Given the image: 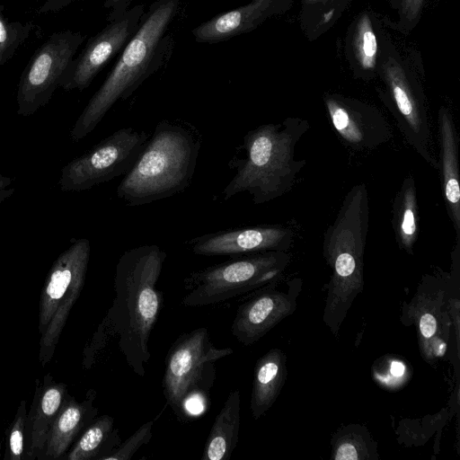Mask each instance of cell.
Segmentation results:
<instances>
[{
    "instance_id": "1",
    "label": "cell",
    "mask_w": 460,
    "mask_h": 460,
    "mask_svg": "<svg viewBox=\"0 0 460 460\" xmlns=\"http://www.w3.org/2000/svg\"><path fill=\"white\" fill-rule=\"evenodd\" d=\"M166 257L157 244L130 248L120 255L114 299L85 349L90 365L98 351L115 341L131 370L140 376L146 374L150 334L164 305L157 282Z\"/></svg>"
},
{
    "instance_id": "2",
    "label": "cell",
    "mask_w": 460,
    "mask_h": 460,
    "mask_svg": "<svg viewBox=\"0 0 460 460\" xmlns=\"http://www.w3.org/2000/svg\"><path fill=\"white\" fill-rule=\"evenodd\" d=\"M180 0H156L123 49L117 63L75 120L70 137L79 142L88 136L119 101L127 100L169 58L172 39L168 27Z\"/></svg>"
},
{
    "instance_id": "3",
    "label": "cell",
    "mask_w": 460,
    "mask_h": 460,
    "mask_svg": "<svg viewBox=\"0 0 460 460\" xmlns=\"http://www.w3.org/2000/svg\"><path fill=\"white\" fill-rule=\"evenodd\" d=\"M309 128L306 119L290 117L246 132L228 164L235 172L222 191L224 199L247 192L261 205L288 192L305 164L296 159L295 151Z\"/></svg>"
},
{
    "instance_id": "4",
    "label": "cell",
    "mask_w": 460,
    "mask_h": 460,
    "mask_svg": "<svg viewBox=\"0 0 460 460\" xmlns=\"http://www.w3.org/2000/svg\"><path fill=\"white\" fill-rule=\"evenodd\" d=\"M201 136L181 120L158 122L130 171L117 187L126 206H142L184 191L191 183Z\"/></svg>"
},
{
    "instance_id": "5",
    "label": "cell",
    "mask_w": 460,
    "mask_h": 460,
    "mask_svg": "<svg viewBox=\"0 0 460 460\" xmlns=\"http://www.w3.org/2000/svg\"><path fill=\"white\" fill-rule=\"evenodd\" d=\"M368 222L367 189L365 183H358L348 191L334 221L323 234V254L332 275L323 320L335 336L364 288Z\"/></svg>"
},
{
    "instance_id": "6",
    "label": "cell",
    "mask_w": 460,
    "mask_h": 460,
    "mask_svg": "<svg viewBox=\"0 0 460 460\" xmlns=\"http://www.w3.org/2000/svg\"><path fill=\"white\" fill-rule=\"evenodd\" d=\"M288 252L270 251L238 255L193 272L186 279L185 306L219 304L279 281L289 264Z\"/></svg>"
},
{
    "instance_id": "7",
    "label": "cell",
    "mask_w": 460,
    "mask_h": 460,
    "mask_svg": "<svg viewBox=\"0 0 460 460\" xmlns=\"http://www.w3.org/2000/svg\"><path fill=\"white\" fill-rule=\"evenodd\" d=\"M90 253L88 239L73 240L47 274L40 293L38 325L42 367L51 360L70 311L83 290Z\"/></svg>"
},
{
    "instance_id": "8",
    "label": "cell",
    "mask_w": 460,
    "mask_h": 460,
    "mask_svg": "<svg viewBox=\"0 0 460 460\" xmlns=\"http://www.w3.org/2000/svg\"><path fill=\"white\" fill-rule=\"evenodd\" d=\"M149 135L132 127L121 128L61 170L62 191H84L127 174L144 149Z\"/></svg>"
},
{
    "instance_id": "9",
    "label": "cell",
    "mask_w": 460,
    "mask_h": 460,
    "mask_svg": "<svg viewBox=\"0 0 460 460\" xmlns=\"http://www.w3.org/2000/svg\"><path fill=\"white\" fill-rule=\"evenodd\" d=\"M233 352L230 348L216 347L205 327L177 338L166 355L163 377L165 399L174 411H182L190 396L213 383L214 364Z\"/></svg>"
},
{
    "instance_id": "10",
    "label": "cell",
    "mask_w": 460,
    "mask_h": 460,
    "mask_svg": "<svg viewBox=\"0 0 460 460\" xmlns=\"http://www.w3.org/2000/svg\"><path fill=\"white\" fill-rule=\"evenodd\" d=\"M84 38L70 30L55 32L35 51L19 82L18 115L31 116L49 103Z\"/></svg>"
},
{
    "instance_id": "11",
    "label": "cell",
    "mask_w": 460,
    "mask_h": 460,
    "mask_svg": "<svg viewBox=\"0 0 460 460\" xmlns=\"http://www.w3.org/2000/svg\"><path fill=\"white\" fill-rule=\"evenodd\" d=\"M145 5L137 4L107 19V25L92 37L64 74L59 86L66 91L87 88L108 61L126 47L137 31Z\"/></svg>"
},
{
    "instance_id": "12",
    "label": "cell",
    "mask_w": 460,
    "mask_h": 460,
    "mask_svg": "<svg viewBox=\"0 0 460 460\" xmlns=\"http://www.w3.org/2000/svg\"><path fill=\"white\" fill-rule=\"evenodd\" d=\"M277 282L268 285L267 288L239 305L231 332L240 343L245 346L255 343L296 311L302 280H288L286 290L278 289Z\"/></svg>"
},
{
    "instance_id": "13",
    "label": "cell",
    "mask_w": 460,
    "mask_h": 460,
    "mask_svg": "<svg viewBox=\"0 0 460 460\" xmlns=\"http://www.w3.org/2000/svg\"><path fill=\"white\" fill-rule=\"evenodd\" d=\"M295 233L279 225L235 227L197 236L189 241L197 255H243L270 251L288 252Z\"/></svg>"
},
{
    "instance_id": "14",
    "label": "cell",
    "mask_w": 460,
    "mask_h": 460,
    "mask_svg": "<svg viewBox=\"0 0 460 460\" xmlns=\"http://www.w3.org/2000/svg\"><path fill=\"white\" fill-rule=\"evenodd\" d=\"M325 104L333 128L352 149L372 150L393 137L387 119L373 106L335 98Z\"/></svg>"
},
{
    "instance_id": "15",
    "label": "cell",
    "mask_w": 460,
    "mask_h": 460,
    "mask_svg": "<svg viewBox=\"0 0 460 460\" xmlns=\"http://www.w3.org/2000/svg\"><path fill=\"white\" fill-rule=\"evenodd\" d=\"M445 291L438 288L416 295L408 310L418 329L421 356L430 364L442 358L447 347L450 319Z\"/></svg>"
},
{
    "instance_id": "16",
    "label": "cell",
    "mask_w": 460,
    "mask_h": 460,
    "mask_svg": "<svg viewBox=\"0 0 460 460\" xmlns=\"http://www.w3.org/2000/svg\"><path fill=\"white\" fill-rule=\"evenodd\" d=\"M69 395L67 385L50 373L36 379L25 426L29 460H43L49 429Z\"/></svg>"
},
{
    "instance_id": "17",
    "label": "cell",
    "mask_w": 460,
    "mask_h": 460,
    "mask_svg": "<svg viewBox=\"0 0 460 460\" xmlns=\"http://www.w3.org/2000/svg\"><path fill=\"white\" fill-rule=\"evenodd\" d=\"M96 395V391L91 388L82 402L68 396L49 429L43 460H63L80 434L97 417L98 409L93 405Z\"/></svg>"
},
{
    "instance_id": "18",
    "label": "cell",
    "mask_w": 460,
    "mask_h": 460,
    "mask_svg": "<svg viewBox=\"0 0 460 460\" xmlns=\"http://www.w3.org/2000/svg\"><path fill=\"white\" fill-rule=\"evenodd\" d=\"M438 122L440 143L438 169L441 172L444 199L456 237H460L458 135L453 116L446 108L440 109Z\"/></svg>"
},
{
    "instance_id": "19",
    "label": "cell",
    "mask_w": 460,
    "mask_h": 460,
    "mask_svg": "<svg viewBox=\"0 0 460 460\" xmlns=\"http://www.w3.org/2000/svg\"><path fill=\"white\" fill-rule=\"evenodd\" d=\"M288 376L287 356L280 349H271L256 362L250 409L259 420L276 402Z\"/></svg>"
},
{
    "instance_id": "20",
    "label": "cell",
    "mask_w": 460,
    "mask_h": 460,
    "mask_svg": "<svg viewBox=\"0 0 460 460\" xmlns=\"http://www.w3.org/2000/svg\"><path fill=\"white\" fill-rule=\"evenodd\" d=\"M240 425L241 395L234 390L214 420L201 459L228 460L238 442Z\"/></svg>"
},
{
    "instance_id": "21",
    "label": "cell",
    "mask_w": 460,
    "mask_h": 460,
    "mask_svg": "<svg viewBox=\"0 0 460 460\" xmlns=\"http://www.w3.org/2000/svg\"><path fill=\"white\" fill-rule=\"evenodd\" d=\"M392 226L399 247L413 254L419 234V207L417 188L412 175L404 178L396 192L392 209Z\"/></svg>"
},
{
    "instance_id": "22",
    "label": "cell",
    "mask_w": 460,
    "mask_h": 460,
    "mask_svg": "<svg viewBox=\"0 0 460 460\" xmlns=\"http://www.w3.org/2000/svg\"><path fill=\"white\" fill-rule=\"evenodd\" d=\"M113 428V417L107 414L96 417L80 434L63 460H101L107 454Z\"/></svg>"
},
{
    "instance_id": "23",
    "label": "cell",
    "mask_w": 460,
    "mask_h": 460,
    "mask_svg": "<svg viewBox=\"0 0 460 460\" xmlns=\"http://www.w3.org/2000/svg\"><path fill=\"white\" fill-rule=\"evenodd\" d=\"M332 445L335 460L374 459L376 454L368 431L359 425H349L337 431Z\"/></svg>"
},
{
    "instance_id": "24",
    "label": "cell",
    "mask_w": 460,
    "mask_h": 460,
    "mask_svg": "<svg viewBox=\"0 0 460 460\" xmlns=\"http://www.w3.org/2000/svg\"><path fill=\"white\" fill-rule=\"evenodd\" d=\"M26 420V401L22 400L20 402L13 420L5 430L4 460H29L25 431Z\"/></svg>"
},
{
    "instance_id": "25",
    "label": "cell",
    "mask_w": 460,
    "mask_h": 460,
    "mask_svg": "<svg viewBox=\"0 0 460 460\" xmlns=\"http://www.w3.org/2000/svg\"><path fill=\"white\" fill-rule=\"evenodd\" d=\"M30 24L8 22L0 13V66L6 63L29 36Z\"/></svg>"
},
{
    "instance_id": "26",
    "label": "cell",
    "mask_w": 460,
    "mask_h": 460,
    "mask_svg": "<svg viewBox=\"0 0 460 460\" xmlns=\"http://www.w3.org/2000/svg\"><path fill=\"white\" fill-rule=\"evenodd\" d=\"M154 421L150 420L140 426L127 440L101 460H129L133 455L152 438Z\"/></svg>"
},
{
    "instance_id": "27",
    "label": "cell",
    "mask_w": 460,
    "mask_h": 460,
    "mask_svg": "<svg viewBox=\"0 0 460 460\" xmlns=\"http://www.w3.org/2000/svg\"><path fill=\"white\" fill-rule=\"evenodd\" d=\"M385 368L377 376L389 373L380 382L387 387H397L402 385L404 377L408 375L407 366L400 359H389L385 362Z\"/></svg>"
},
{
    "instance_id": "28",
    "label": "cell",
    "mask_w": 460,
    "mask_h": 460,
    "mask_svg": "<svg viewBox=\"0 0 460 460\" xmlns=\"http://www.w3.org/2000/svg\"><path fill=\"white\" fill-rule=\"evenodd\" d=\"M79 0H45L39 8V13H47L60 11Z\"/></svg>"
},
{
    "instance_id": "29",
    "label": "cell",
    "mask_w": 460,
    "mask_h": 460,
    "mask_svg": "<svg viewBox=\"0 0 460 460\" xmlns=\"http://www.w3.org/2000/svg\"><path fill=\"white\" fill-rule=\"evenodd\" d=\"M132 0H105L104 7L110 10L108 18H112L125 12L130 5Z\"/></svg>"
},
{
    "instance_id": "30",
    "label": "cell",
    "mask_w": 460,
    "mask_h": 460,
    "mask_svg": "<svg viewBox=\"0 0 460 460\" xmlns=\"http://www.w3.org/2000/svg\"><path fill=\"white\" fill-rule=\"evenodd\" d=\"M13 181L12 178L0 173V203L13 194Z\"/></svg>"
},
{
    "instance_id": "31",
    "label": "cell",
    "mask_w": 460,
    "mask_h": 460,
    "mask_svg": "<svg viewBox=\"0 0 460 460\" xmlns=\"http://www.w3.org/2000/svg\"><path fill=\"white\" fill-rule=\"evenodd\" d=\"M363 49L367 57H372L376 51V40L373 32L366 31L363 37Z\"/></svg>"
},
{
    "instance_id": "32",
    "label": "cell",
    "mask_w": 460,
    "mask_h": 460,
    "mask_svg": "<svg viewBox=\"0 0 460 460\" xmlns=\"http://www.w3.org/2000/svg\"><path fill=\"white\" fill-rule=\"evenodd\" d=\"M332 12L328 13V15L326 16V21L329 19L330 16H332Z\"/></svg>"
}]
</instances>
